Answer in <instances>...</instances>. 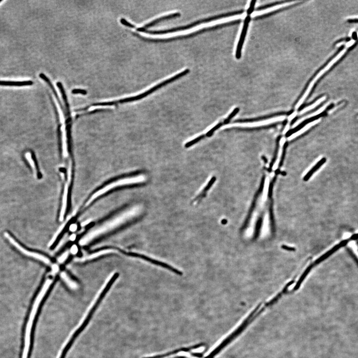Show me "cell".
<instances>
[{"label":"cell","instance_id":"obj_1","mask_svg":"<svg viewBox=\"0 0 358 358\" xmlns=\"http://www.w3.org/2000/svg\"><path fill=\"white\" fill-rule=\"evenodd\" d=\"M127 217H125V215L123 214L114 217L113 219L107 221L106 222L101 225V226H99L96 228L94 229L88 233L79 241V243L81 245H85L88 244L90 241L96 237L102 235V234L109 232L111 230H113L114 229L117 228L118 226L123 225V223L127 221Z\"/></svg>","mask_w":358,"mask_h":358},{"label":"cell","instance_id":"obj_2","mask_svg":"<svg viewBox=\"0 0 358 358\" xmlns=\"http://www.w3.org/2000/svg\"><path fill=\"white\" fill-rule=\"evenodd\" d=\"M239 14V12H229L227 14H221V15H214L213 17L200 19V20L196 21V22H192L191 24L184 25V26H179V27H177V28H172L170 29H165V30H149L144 29L142 27H140V28H137V32H142L148 33V34H150V35H164V34H167V33H173V32H179V31L190 29L193 27L201 25L202 24H204V23H206V22L216 21V20L223 19V18H229V17H232V16L236 15H238Z\"/></svg>","mask_w":358,"mask_h":358},{"label":"cell","instance_id":"obj_3","mask_svg":"<svg viewBox=\"0 0 358 358\" xmlns=\"http://www.w3.org/2000/svg\"><path fill=\"white\" fill-rule=\"evenodd\" d=\"M190 72V70L187 69H186L183 71L181 72V73L177 74L175 76H174L168 79L167 80H165L164 81L162 82L159 84H157V85L155 86L154 87H152L151 88L148 90L147 91L143 93L142 94H139L138 95L136 96H130V97H128V98H124L123 99L119 100L117 101V103H128V102H134V101H137L138 100H140L142 99L143 98H145L146 96L150 95V94L153 93L156 91H157L159 89L161 88L162 87H164L165 86L167 85L168 84H170V83H172L173 82L176 81L179 79L185 76L188 73Z\"/></svg>","mask_w":358,"mask_h":358},{"label":"cell","instance_id":"obj_4","mask_svg":"<svg viewBox=\"0 0 358 358\" xmlns=\"http://www.w3.org/2000/svg\"><path fill=\"white\" fill-rule=\"evenodd\" d=\"M344 47L345 46H341V47H340V48H339V49H338L337 51H336V52L333 55V56H332L331 58H330L329 60H328V61H327V62L325 64V65H324L323 67V68L321 69V70H320L319 71V73H318V74H317L316 75V77L314 78L313 79L312 82H311V83L309 84V87H308V88H307V90H306V92L304 93V94H303V95L302 96V97L301 98V99H300V100L299 101V102H298V103L296 104V109H299V106H301V105L302 104V103H303V102H304V100H305V99H306V97H307V96H308V95H309V92H310V91H311V89H312V88L313 87V85H314V83H316L317 80L318 79V78H319L321 76V75H322V74H323L324 73H325V72L326 71H327V70H328V68H329V64L331 62H332V60H333L334 59V58H335V57H336L337 56V55H338V54L340 53V52H341V51L342 50H343V49L344 48Z\"/></svg>","mask_w":358,"mask_h":358},{"label":"cell","instance_id":"obj_5","mask_svg":"<svg viewBox=\"0 0 358 358\" xmlns=\"http://www.w3.org/2000/svg\"><path fill=\"white\" fill-rule=\"evenodd\" d=\"M5 236L6 237V238L8 240V241H10V242L14 245V246L15 247V248L18 249L20 252H22V254H24L25 255H26L27 256L33 258L35 259H37L39 260L42 261L43 263H45L46 264L50 265L51 264V262L49 259H48V258L40 254L37 253L36 252H30L29 251L27 250L25 248H23L21 245H19L17 241H15V240L14 239L12 236H11L10 234H8V233H5Z\"/></svg>","mask_w":358,"mask_h":358},{"label":"cell","instance_id":"obj_6","mask_svg":"<svg viewBox=\"0 0 358 358\" xmlns=\"http://www.w3.org/2000/svg\"><path fill=\"white\" fill-rule=\"evenodd\" d=\"M132 179L133 178H131V177L124 178V179H120V180L115 181L110 184H109L106 186L105 187H103V189H101L100 190L98 191H96V193H95L90 198L88 201H87V203L86 204V207L89 205L90 204L92 203V201H94V200H96L98 197L102 196V194H104L110 190L114 189V187H116L117 186L128 185V184H131L132 182H134V179Z\"/></svg>","mask_w":358,"mask_h":358},{"label":"cell","instance_id":"obj_7","mask_svg":"<svg viewBox=\"0 0 358 358\" xmlns=\"http://www.w3.org/2000/svg\"><path fill=\"white\" fill-rule=\"evenodd\" d=\"M130 254L132 255V256H134L140 258L141 259H142L146 261L147 262L151 263L152 264L155 265H156V266H160L161 267L169 270L170 271L175 273V274L177 275H183V273H182V272L180 271V270H178L177 268H174L173 266H170V265L168 264H166V263H164V262L156 260H155V259H152L151 258L146 256L144 255L140 254L130 253Z\"/></svg>","mask_w":358,"mask_h":358},{"label":"cell","instance_id":"obj_8","mask_svg":"<svg viewBox=\"0 0 358 358\" xmlns=\"http://www.w3.org/2000/svg\"><path fill=\"white\" fill-rule=\"evenodd\" d=\"M285 118V116H280V117H273L271 119H268V120H262V121H255V122H251V123H235L233 124V125L236 126V127H260V126H262V125L271 124L272 123H275L277 121H282V120H284Z\"/></svg>","mask_w":358,"mask_h":358},{"label":"cell","instance_id":"obj_9","mask_svg":"<svg viewBox=\"0 0 358 358\" xmlns=\"http://www.w3.org/2000/svg\"><path fill=\"white\" fill-rule=\"evenodd\" d=\"M250 21V18L248 16L246 18L245 21H244L243 28L241 32L239 40L238 43L237 44V48H236V57L237 59H240L241 57V50H242V47L243 43H244V40H245V36L246 35L247 31L248 29Z\"/></svg>","mask_w":358,"mask_h":358},{"label":"cell","instance_id":"obj_10","mask_svg":"<svg viewBox=\"0 0 358 358\" xmlns=\"http://www.w3.org/2000/svg\"><path fill=\"white\" fill-rule=\"evenodd\" d=\"M349 241V239L343 240L342 241H341L339 244H337V245L334 246L332 249H331L330 250L327 251L326 253L324 254V255L321 256L319 259H317L316 262H315V263H314V264H318L319 263H321L322 261L325 260V259L328 258L329 256H330L331 255H332L333 254L335 253L337 251L340 249L342 248L343 247L346 246L348 244V243Z\"/></svg>","mask_w":358,"mask_h":358},{"label":"cell","instance_id":"obj_11","mask_svg":"<svg viewBox=\"0 0 358 358\" xmlns=\"http://www.w3.org/2000/svg\"><path fill=\"white\" fill-rule=\"evenodd\" d=\"M204 345L203 344H198L196 345H194V346H191L189 347H184V348H181L178 349L176 350H174L172 351L166 353L165 354H161V355H158L153 356H151V357H144L143 358H163L164 357H168L169 356L172 355L174 354L178 353L180 352H189L191 351V350H194L200 347H201Z\"/></svg>","mask_w":358,"mask_h":358},{"label":"cell","instance_id":"obj_12","mask_svg":"<svg viewBox=\"0 0 358 358\" xmlns=\"http://www.w3.org/2000/svg\"><path fill=\"white\" fill-rule=\"evenodd\" d=\"M180 16L181 14L180 12H176V13L169 14L168 15L163 16V17L158 18L157 19L153 20V21H152L151 22H149V23H148V24L145 25L144 26H143L142 28H144V29H147V28H150L151 26H154L155 25H157V24H158L159 22H162L163 21L168 20V19H174V18H178V17H180Z\"/></svg>","mask_w":358,"mask_h":358},{"label":"cell","instance_id":"obj_13","mask_svg":"<svg viewBox=\"0 0 358 358\" xmlns=\"http://www.w3.org/2000/svg\"><path fill=\"white\" fill-rule=\"evenodd\" d=\"M215 181H216V178L215 177H212V178H211V180H209L208 184L206 185L205 187H204V189L201 191V193H200V194H198L196 198H194L192 203H194L197 201L198 203H199L204 198H205L207 196L208 191L209 189H211Z\"/></svg>","mask_w":358,"mask_h":358},{"label":"cell","instance_id":"obj_14","mask_svg":"<svg viewBox=\"0 0 358 358\" xmlns=\"http://www.w3.org/2000/svg\"><path fill=\"white\" fill-rule=\"evenodd\" d=\"M116 250L111 249L103 250L94 253L92 254L88 255L87 256H86L85 257L81 258L80 259H79V261L83 262V261H85L90 260H92V259H95L96 258L101 256H103V255H106V254H108L113 253H116Z\"/></svg>","mask_w":358,"mask_h":358},{"label":"cell","instance_id":"obj_15","mask_svg":"<svg viewBox=\"0 0 358 358\" xmlns=\"http://www.w3.org/2000/svg\"><path fill=\"white\" fill-rule=\"evenodd\" d=\"M298 2H285V4H281L280 5H275V6H273V7H271V8H268L266 10H262L261 11L255 12H254L253 14H252V17H255L257 15H261L262 14H266L268 12H271L274 11L275 10H278L281 8H283V7H285L287 6H289L290 5L294 4V3H297Z\"/></svg>","mask_w":358,"mask_h":358},{"label":"cell","instance_id":"obj_16","mask_svg":"<svg viewBox=\"0 0 358 358\" xmlns=\"http://www.w3.org/2000/svg\"><path fill=\"white\" fill-rule=\"evenodd\" d=\"M68 187L67 185L65 186L64 192L63 197L62 200V205L61 209L60 214L59 216L60 221H63L65 212H66V207H67V202Z\"/></svg>","mask_w":358,"mask_h":358},{"label":"cell","instance_id":"obj_17","mask_svg":"<svg viewBox=\"0 0 358 358\" xmlns=\"http://www.w3.org/2000/svg\"><path fill=\"white\" fill-rule=\"evenodd\" d=\"M317 120H316L312 121L311 122H310V123H307L306 125H305V126L303 127V128H302V129H300V130H299V131H298V132H296V133H294L292 134V135H291V136H290V137H289L288 139H289V140H292V139H294L296 137H298V136H299V135H301L304 132H306V130H309V128H310V127H312V126L313 125H314V124H316V121H317Z\"/></svg>","mask_w":358,"mask_h":358},{"label":"cell","instance_id":"obj_18","mask_svg":"<svg viewBox=\"0 0 358 358\" xmlns=\"http://www.w3.org/2000/svg\"><path fill=\"white\" fill-rule=\"evenodd\" d=\"M326 161V159L325 158H323L319 161H318V162L316 164V165L314 166V167H313L310 171H309V173L306 175V176L304 178V180H308L310 177L313 175V174L316 172L318 169H319L320 167H321L322 165H323Z\"/></svg>","mask_w":358,"mask_h":358},{"label":"cell","instance_id":"obj_19","mask_svg":"<svg viewBox=\"0 0 358 358\" xmlns=\"http://www.w3.org/2000/svg\"><path fill=\"white\" fill-rule=\"evenodd\" d=\"M60 275L63 280L66 282V284L69 286V288H70L72 289H77L78 286L77 283L71 279L68 276V275H67L66 273L62 272L61 273Z\"/></svg>","mask_w":358,"mask_h":358},{"label":"cell","instance_id":"obj_20","mask_svg":"<svg viewBox=\"0 0 358 358\" xmlns=\"http://www.w3.org/2000/svg\"><path fill=\"white\" fill-rule=\"evenodd\" d=\"M25 157L27 159L28 161L29 162V164H30V165L32 166V168H33V169L34 170L36 175L37 177L39 176V170H38L37 165H36V164L35 160V158H33V155L32 154V153H30V152H28L25 154Z\"/></svg>","mask_w":358,"mask_h":358},{"label":"cell","instance_id":"obj_21","mask_svg":"<svg viewBox=\"0 0 358 358\" xmlns=\"http://www.w3.org/2000/svg\"><path fill=\"white\" fill-rule=\"evenodd\" d=\"M62 131V148H63V154L64 157H67L68 152L67 148V143H66V131H65V126H62L61 128Z\"/></svg>","mask_w":358,"mask_h":358},{"label":"cell","instance_id":"obj_22","mask_svg":"<svg viewBox=\"0 0 358 358\" xmlns=\"http://www.w3.org/2000/svg\"><path fill=\"white\" fill-rule=\"evenodd\" d=\"M223 123H218L214 127H212L211 130H209V131L207 132V133H205V134H203V135L204 138L206 137H211L212 134H214V132L216 131V130H218L219 127H221L222 125H223Z\"/></svg>","mask_w":358,"mask_h":358},{"label":"cell","instance_id":"obj_23","mask_svg":"<svg viewBox=\"0 0 358 358\" xmlns=\"http://www.w3.org/2000/svg\"><path fill=\"white\" fill-rule=\"evenodd\" d=\"M323 99V98H320L319 99H318V100H317L314 103H313L312 105H310V106H307V107H306V108L303 109V110H302V112H300V114L305 113L306 112H309V110H312L313 109H314V107H316L319 103H320L322 102Z\"/></svg>","mask_w":358,"mask_h":358},{"label":"cell","instance_id":"obj_24","mask_svg":"<svg viewBox=\"0 0 358 358\" xmlns=\"http://www.w3.org/2000/svg\"><path fill=\"white\" fill-rule=\"evenodd\" d=\"M18 83L16 81H0L1 86H10V87H17Z\"/></svg>","mask_w":358,"mask_h":358},{"label":"cell","instance_id":"obj_25","mask_svg":"<svg viewBox=\"0 0 358 358\" xmlns=\"http://www.w3.org/2000/svg\"><path fill=\"white\" fill-rule=\"evenodd\" d=\"M347 252H348V253L349 254V255H350V256H351V257L353 259V260L355 261L356 264H357V266H358V257H357V256L354 253V252H353V251L351 249H350V248H347Z\"/></svg>","mask_w":358,"mask_h":358},{"label":"cell","instance_id":"obj_26","mask_svg":"<svg viewBox=\"0 0 358 358\" xmlns=\"http://www.w3.org/2000/svg\"><path fill=\"white\" fill-rule=\"evenodd\" d=\"M239 110V109L238 108H236L235 109H234L233 111L232 112V113L228 116V117H227V119L225 120V121H224V123H225V124L228 123L230 120H231V119L232 117H234L235 115L238 112Z\"/></svg>","mask_w":358,"mask_h":358},{"label":"cell","instance_id":"obj_27","mask_svg":"<svg viewBox=\"0 0 358 358\" xmlns=\"http://www.w3.org/2000/svg\"><path fill=\"white\" fill-rule=\"evenodd\" d=\"M120 22H121V24H123V25H124L128 28H131V29H134L136 28L134 25L131 24L130 22H128V21H127L125 19H123V18L121 19Z\"/></svg>","mask_w":358,"mask_h":358},{"label":"cell","instance_id":"obj_28","mask_svg":"<svg viewBox=\"0 0 358 358\" xmlns=\"http://www.w3.org/2000/svg\"><path fill=\"white\" fill-rule=\"evenodd\" d=\"M72 93L73 94H82L83 95H86L87 94V92L85 90L83 89H73L72 91Z\"/></svg>","mask_w":358,"mask_h":358},{"label":"cell","instance_id":"obj_29","mask_svg":"<svg viewBox=\"0 0 358 358\" xmlns=\"http://www.w3.org/2000/svg\"><path fill=\"white\" fill-rule=\"evenodd\" d=\"M256 3V1H252L251 2L248 11L247 12V13L249 15L252 14L253 12L254 8V7H255Z\"/></svg>","mask_w":358,"mask_h":358},{"label":"cell","instance_id":"obj_30","mask_svg":"<svg viewBox=\"0 0 358 358\" xmlns=\"http://www.w3.org/2000/svg\"><path fill=\"white\" fill-rule=\"evenodd\" d=\"M68 255H69V253H68V252H65V253H64V254H62V255H61V256L59 258H58V262L60 263H63V262H64L65 260H66V259L68 257Z\"/></svg>","mask_w":358,"mask_h":358},{"label":"cell","instance_id":"obj_31","mask_svg":"<svg viewBox=\"0 0 358 358\" xmlns=\"http://www.w3.org/2000/svg\"><path fill=\"white\" fill-rule=\"evenodd\" d=\"M282 146H281V148H280V150H279V152L278 158L277 159V160L275 162V163L274 166L273 167V170H275L277 169L279 163L280 162V157H281V155H282Z\"/></svg>","mask_w":358,"mask_h":358},{"label":"cell","instance_id":"obj_32","mask_svg":"<svg viewBox=\"0 0 358 358\" xmlns=\"http://www.w3.org/2000/svg\"><path fill=\"white\" fill-rule=\"evenodd\" d=\"M351 40V38L350 37H345V38H342V39H340L339 40H337V42H335V45L338 44L339 43L342 42H349Z\"/></svg>","mask_w":358,"mask_h":358},{"label":"cell","instance_id":"obj_33","mask_svg":"<svg viewBox=\"0 0 358 358\" xmlns=\"http://www.w3.org/2000/svg\"><path fill=\"white\" fill-rule=\"evenodd\" d=\"M78 251V249L77 246L75 245H73L71 248V253L75 255V254L77 253Z\"/></svg>","mask_w":358,"mask_h":358},{"label":"cell","instance_id":"obj_34","mask_svg":"<svg viewBox=\"0 0 358 358\" xmlns=\"http://www.w3.org/2000/svg\"><path fill=\"white\" fill-rule=\"evenodd\" d=\"M358 239V233L356 234H353L349 238V241H354Z\"/></svg>","mask_w":358,"mask_h":358},{"label":"cell","instance_id":"obj_35","mask_svg":"<svg viewBox=\"0 0 358 358\" xmlns=\"http://www.w3.org/2000/svg\"><path fill=\"white\" fill-rule=\"evenodd\" d=\"M77 225L75 224L71 225L69 227V230H70L71 231H75L77 230Z\"/></svg>","mask_w":358,"mask_h":358},{"label":"cell","instance_id":"obj_36","mask_svg":"<svg viewBox=\"0 0 358 358\" xmlns=\"http://www.w3.org/2000/svg\"><path fill=\"white\" fill-rule=\"evenodd\" d=\"M347 22L349 23H358V19H348L347 20Z\"/></svg>","mask_w":358,"mask_h":358},{"label":"cell","instance_id":"obj_37","mask_svg":"<svg viewBox=\"0 0 358 358\" xmlns=\"http://www.w3.org/2000/svg\"><path fill=\"white\" fill-rule=\"evenodd\" d=\"M58 267L57 265H54L53 266V271L55 273H56L58 271Z\"/></svg>","mask_w":358,"mask_h":358},{"label":"cell","instance_id":"obj_38","mask_svg":"<svg viewBox=\"0 0 358 358\" xmlns=\"http://www.w3.org/2000/svg\"><path fill=\"white\" fill-rule=\"evenodd\" d=\"M76 235H75V234H73V235H72L70 237L71 240H72V241H74V240H75V239H76Z\"/></svg>","mask_w":358,"mask_h":358},{"label":"cell","instance_id":"obj_39","mask_svg":"<svg viewBox=\"0 0 358 358\" xmlns=\"http://www.w3.org/2000/svg\"><path fill=\"white\" fill-rule=\"evenodd\" d=\"M296 113H293V114H292V115H291V116H290L289 117V120H291L292 119H293V117H295L296 116Z\"/></svg>","mask_w":358,"mask_h":358},{"label":"cell","instance_id":"obj_40","mask_svg":"<svg viewBox=\"0 0 358 358\" xmlns=\"http://www.w3.org/2000/svg\"><path fill=\"white\" fill-rule=\"evenodd\" d=\"M289 125H288V126H287V127H285V130H284V134L285 133H286V132H287V131H288V130H289Z\"/></svg>","mask_w":358,"mask_h":358},{"label":"cell","instance_id":"obj_41","mask_svg":"<svg viewBox=\"0 0 358 358\" xmlns=\"http://www.w3.org/2000/svg\"><path fill=\"white\" fill-rule=\"evenodd\" d=\"M357 244L358 245V241H357Z\"/></svg>","mask_w":358,"mask_h":358},{"label":"cell","instance_id":"obj_42","mask_svg":"<svg viewBox=\"0 0 358 358\" xmlns=\"http://www.w3.org/2000/svg\"><path fill=\"white\" fill-rule=\"evenodd\" d=\"M2 2V1H1V0H0V3H1Z\"/></svg>","mask_w":358,"mask_h":358}]
</instances>
